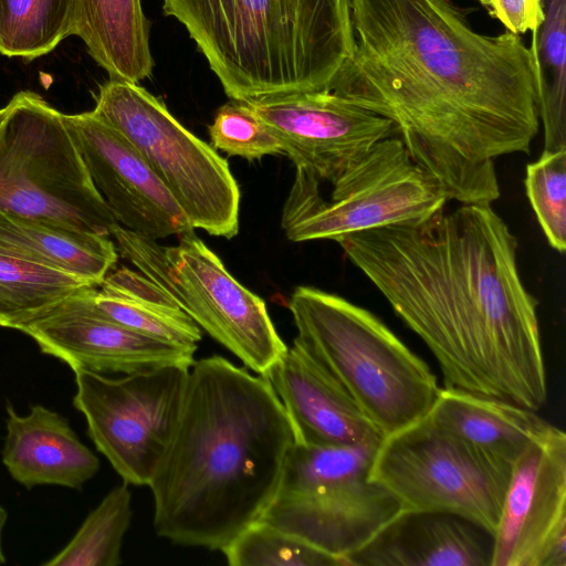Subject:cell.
Segmentation results:
<instances>
[{"label":"cell","mask_w":566,"mask_h":566,"mask_svg":"<svg viewBox=\"0 0 566 566\" xmlns=\"http://www.w3.org/2000/svg\"><path fill=\"white\" fill-rule=\"evenodd\" d=\"M87 297L103 317L160 339L197 345L200 327L153 281L126 266L111 270Z\"/></svg>","instance_id":"603a6c76"},{"label":"cell","mask_w":566,"mask_h":566,"mask_svg":"<svg viewBox=\"0 0 566 566\" xmlns=\"http://www.w3.org/2000/svg\"><path fill=\"white\" fill-rule=\"evenodd\" d=\"M321 181L296 168L285 202L282 228L289 240L338 241L350 234L428 218L448 201L438 181L409 155L402 140L376 143L332 186L329 200Z\"/></svg>","instance_id":"9c48e42d"},{"label":"cell","mask_w":566,"mask_h":566,"mask_svg":"<svg viewBox=\"0 0 566 566\" xmlns=\"http://www.w3.org/2000/svg\"><path fill=\"white\" fill-rule=\"evenodd\" d=\"M525 191L549 245L566 249V149L543 150L526 167Z\"/></svg>","instance_id":"f1b7e54d"},{"label":"cell","mask_w":566,"mask_h":566,"mask_svg":"<svg viewBox=\"0 0 566 566\" xmlns=\"http://www.w3.org/2000/svg\"><path fill=\"white\" fill-rule=\"evenodd\" d=\"M493 536L455 514L405 511L346 557L347 566H491Z\"/></svg>","instance_id":"ac0fdd59"},{"label":"cell","mask_w":566,"mask_h":566,"mask_svg":"<svg viewBox=\"0 0 566 566\" xmlns=\"http://www.w3.org/2000/svg\"><path fill=\"white\" fill-rule=\"evenodd\" d=\"M544 19L534 30L532 54L544 150L566 149V0H541Z\"/></svg>","instance_id":"d4e9b609"},{"label":"cell","mask_w":566,"mask_h":566,"mask_svg":"<svg viewBox=\"0 0 566 566\" xmlns=\"http://www.w3.org/2000/svg\"><path fill=\"white\" fill-rule=\"evenodd\" d=\"M490 15L514 34L534 31L543 21L541 0H479Z\"/></svg>","instance_id":"4dcf8cb0"},{"label":"cell","mask_w":566,"mask_h":566,"mask_svg":"<svg viewBox=\"0 0 566 566\" xmlns=\"http://www.w3.org/2000/svg\"><path fill=\"white\" fill-rule=\"evenodd\" d=\"M262 376L291 421L295 442L316 447H378L384 434L348 394L292 344Z\"/></svg>","instance_id":"e0dca14e"},{"label":"cell","mask_w":566,"mask_h":566,"mask_svg":"<svg viewBox=\"0 0 566 566\" xmlns=\"http://www.w3.org/2000/svg\"><path fill=\"white\" fill-rule=\"evenodd\" d=\"M132 520V494L124 482L113 488L44 566H117Z\"/></svg>","instance_id":"484cf974"},{"label":"cell","mask_w":566,"mask_h":566,"mask_svg":"<svg viewBox=\"0 0 566 566\" xmlns=\"http://www.w3.org/2000/svg\"><path fill=\"white\" fill-rule=\"evenodd\" d=\"M93 111L140 153L193 229L227 239L238 233L240 190L228 161L160 99L137 83L109 78Z\"/></svg>","instance_id":"30bf717a"},{"label":"cell","mask_w":566,"mask_h":566,"mask_svg":"<svg viewBox=\"0 0 566 566\" xmlns=\"http://www.w3.org/2000/svg\"><path fill=\"white\" fill-rule=\"evenodd\" d=\"M94 286L0 243V327H21L77 291Z\"/></svg>","instance_id":"cb8c5ba5"},{"label":"cell","mask_w":566,"mask_h":566,"mask_svg":"<svg viewBox=\"0 0 566 566\" xmlns=\"http://www.w3.org/2000/svg\"><path fill=\"white\" fill-rule=\"evenodd\" d=\"M8 517H9L8 511L0 503V565L6 564V562H7V557H6V554L3 551V545H2V535H3V530L7 524Z\"/></svg>","instance_id":"1f68e13d"},{"label":"cell","mask_w":566,"mask_h":566,"mask_svg":"<svg viewBox=\"0 0 566 566\" xmlns=\"http://www.w3.org/2000/svg\"><path fill=\"white\" fill-rule=\"evenodd\" d=\"M233 101L328 87L354 48L350 0H164Z\"/></svg>","instance_id":"277c9868"},{"label":"cell","mask_w":566,"mask_h":566,"mask_svg":"<svg viewBox=\"0 0 566 566\" xmlns=\"http://www.w3.org/2000/svg\"><path fill=\"white\" fill-rule=\"evenodd\" d=\"M88 175L116 222L158 240L193 230L140 153L94 111L62 114Z\"/></svg>","instance_id":"9a60e30c"},{"label":"cell","mask_w":566,"mask_h":566,"mask_svg":"<svg viewBox=\"0 0 566 566\" xmlns=\"http://www.w3.org/2000/svg\"><path fill=\"white\" fill-rule=\"evenodd\" d=\"M12 107H13V101L11 98L10 102L4 107L0 108V133L11 113Z\"/></svg>","instance_id":"d6a6232c"},{"label":"cell","mask_w":566,"mask_h":566,"mask_svg":"<svg viewBox=\"0 0 566 566\" xmlns=\"http://www.w3.org/2000/svg\"><path fill=\"white\" fill-rule=\"evenodd\" d=\"M511 471L512 464L427 415L384 438L370 478L399 501L401 510L455 514L493 536Z\"/></svg>","instance_id":"8fae6325"},{"label":"cell","mask_w":566,"mask_h":566,"mask_svg":"<svg viewBox=\"0 0 566 566\" xmlns=\"http://www.w3.org/2000/svg\"><path fill=\"white\" fill-rule=\"evenodd\" d=\"M289 308L303 349L387 437L426 417L441 387L430 367L375 314L312 286Z\"/></svg>","instance_id":"5b68a950"},{"label":"cell","mask_w":566,"mask_h":566,"mask_svg":"<svg viewBox=\"0 0 566 566\" xmlns=\"http://www.w3.org/2000/svg\"><path fill=\"white\" fill-rule=\"evenodd\" d=\"M378 447L294 442L277 486L259 520L340 559L401 511L370 478Z\"/></svg>","instance_id":"8992f818"},{"label":"cell","mask_w":566,"mask_h":566,"mask_svg":"<svg viewBox=\"0 0 566 566\" xmlns=\"http://www.w3.org/2000/svg\"><path fill=\"white\" fill-rule=\"evenodd\" d=\"M0 243L99 286L118 260L109 235L0 211Z\"/></svg>","instance_id":"7402d4cb"},{"label":"cell","mask_w":566,"mask_h":566,"mask_svg":"<svg viewBox=\"0 0 566 566\" xmlns=\"http://www.w3.org/2000/svg\"><path fill=\"white\" fill-rule=\"evenodd\" d=\"M111 235L118 255L255 374L262 375L286 352L264 301L240 284L193 230L171 247L118 223Z\"/></svg>","instance_id":"52a82bcc"},{"label":"cell","mask_w":566,"mask_h":566,"mask_svg":"<svg viewBox=\"0 0 566 566\" xmlns=\"http://www.w3.org/2000/svg\"><path fill=\"white\" fill-rule=\"evenodd\" d=\"M150 22L142 0H74L71 35L112 80L140 82L153 73Z\"/></svg>","instance_id":"44dd1931"},{"label":"cell","mask_w":566,"mask_h":566,"mask_svg":"<svg viewBox=\"0 0 566 566\" xmlns=\"http://www.w3.org/2000/svg\"><path fill=\"white\" fill-rule=\"evenodd\" d=\"M86 286L24 325L41 353L72 370L124 375L165 366L190 368L198 345H184L127 328L96 313Z\"/></svg>","instance_id":"2e32d148"},{"label":"cell","mask_w":566,"mask_h":566,"mask_svg":"<svg viewBox=\"0 0 566 566\" xmlns=\"http://www.w3.org/2000/svg\"><path fill=\"white\" fill-rule=\"evenodd\" d=\"M165 366L111 378L73 370L74 408L87 436L124 482L148 485L171 438L189 373Z\"/></svg>","instance_id":"7c38bea8"},{"label":"cell","mask_w":566,"mask_h":566,"mask_svg":"<svg viewBox=\"0 0 566 566\" xmlns=\"http://www.w3.org/2000/svg\"><path fill=\"white\" fill-rule=\"evenodd\" d=\"M354 48L327 90L389 119L448 200L492 205L495 160L538 133L532 54L473 30L451 0H350Z\"/></svg>","instance_id":"6da1fadb"},{"label":"cell","mask_w":566,"mask_h":566,"mask_svg":"<svg viewBox=\"0 0 566 566\" xmlns=\"http://www.w3.org/2000/svg\"><path fill=\"white\" fill-rule=\"evenodd\" d=\"M211 146L248 160L282 154V145L269 126L243 101L222 105L209 126Z\"/></svg>","instance_id":"f546056e"},{"label":"cell","mask_w":566,"mask_h":566,"mask_svg":"<svg viewBox=\"0 0 566 566\" xmlns=\"http://www.w3.org/2000/svg\"><path fill=\"white\" fill-rule=\"evenodd\" d=\"M428 415L438 424L510 464L554 426L537 411L507 400L451 388H441Z\"/></svg>","instance_id":"ffe728a7"},{"label":"cell","mask_w":566,"mask_h":566,"mask_svg":"<svg viewBox=\"0 0 566 566\" xmlns=\"http://www.w3.org/2000/svg\"><path fill=\"white\" fill-rule=\"evenodd\" d=\"M294 442L283 405L262 375L217 355L195 360L148 484L156 534L222 551L259 520Z\"/></svg>","instance_id":"3957f363"},{"label":"cell","mask_w":566,"mask_h":566,"mask_svg":"<svg viewBox=\"0 0 566 566\" xmlns=\"http://www.w3.org/2000/svg\"><path fill=\"white\" fill-rule=\"evenodd\" d=\"M6 415L2 463L25 489L57 485L81 490L98 472V458L64 416L42 405L19 415L10 402Z\"/></svg>","instance_id":"d6986e66"},{"label":"cell","mask_w":566,"mask_h":566,"mask_svg":"<svg viewBox=\"0 0 566 566\" xmlns=\"http://www.w3.org/2000/svg\"><path fill=\"white\" fill-rule=\"evenodd\" d=\"M221 552L231 566H343L340 559L260 520Z\"/></svg>","instance_id":"83f0119b"},{"label":"cell","mask_w":566,"mask_h":566,"mask_svg":"<svg viewBox=\"0 0 566 566\" xmlns=\"http://www.w3.org/2000/svg\"><path fill=\"white\" fill-rule=\"evenodd\" d=\"M434 356L443 388L538 411L547 400L537 300L492 205H463L336 241Z\"/></svg>","instance_id":"7a4b0ae2"},{"label":"cell","mask_w":566,"mask_h":566,"mask_svg":"<svg viewBox=\"0 0 566 566\" xmlns=\"http://www.w3.org/2000/svg\"><path fill=\"white\" fill-rule=\"evenodd\" d=\"M74 0H0V53L29 61L71 35Z\"/></svg>","instance_id":"4316f807"},{"label":"cell","mask_w":566,"mask_h":566,"mask_svg":"<svg viewBox=\"0 0 566 566\" xmlns=\"http://www.w3.org/2000/svg\"><path fill=\"white\" fill-rule=\"evenodd\" d=\"M491 566H566V433L555 426L512 464Z\"/></svg>","instance_id":"5bb4252c"},{"label":"cell","mask_w":566,"mask_h":566,"mask_svg":"<svg viewBox=\"0 0 566 566\" xmlns=\"http://www.w3.org/2000/svg\"><path fill=\"white\" fill-rule=\"evenodd\" d=\"M0 133V211L111 235L117 224L61 112L21 91Z\"/></svg>","instance_id":"ba28073f"},{"label":"cell","mask_w":566,"mask_h":566,"mask_svg":"<svg viewBox=\"0 0 566 566\" xmlns=\"http://www.w3.org/2000/svg\"><path fill=\"white\" fill-rule=\"evenodd\" d=\"M243 102L279 138L296 168L332 185L376 143L395 135L389 119L327 88Z\"/></svg>","instance_id":"4fadbf2b"}]
</instances>
